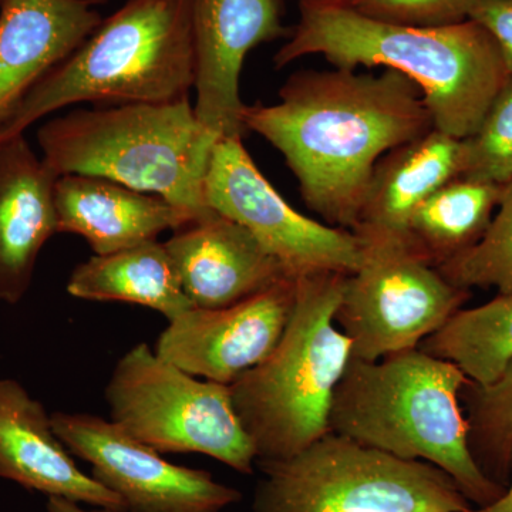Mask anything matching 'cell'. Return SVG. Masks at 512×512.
Returning a JSON list of instances; mask_svg holds the SVG:
<instances>
[{"label":"cell","instance_id":"f546056e","mask_svg":"<svg viewBox=\"0 0 512 512\" xmlns=\"http://www.w3.org/2000/svg\"><path fill=\"white\" fill-rule=\"evenodd\" d=\"M299 3L305 2H328V0H298Z\"/></svg>","mask_w":512,"mask_h":512},{"label":"cell","instance_id":"f1b7e54d","mask_svg":"<svg viewBox=\"0 0 512 512\" xmlns=\"http://www.w3.org/2000/svg\"><path fill=\"white\" fill-rule=\"evenodd\" d=\"M46 510L47 512H116L107 510V508L96 507L93 510H87V508L82 507V504L57 497L47 498Z\"/></svg>","mask_w":512,"mask_h":512},{"label":"cell","instance_id":"83f0119b","mask_svg":"<svg viewBox=\"0 0 512 512\" xmlns=\"http://www.w3.org/2000/svg\"><path fill=\"white\" fill-rule=\"evenodd\" d=\"M468 512H512V460L510 480H508L503 494L494 503L484 505V507L471 508Z\"/></svg>","mask_w":512,"mask_h":512},{"label":"cell","instance_id":"5b68a950","mask_svg":"<svg viewBox=\"0 0 512 512\" xmlns=\"http://www.w3.org/2000/svg\"><path fill=\"white\" fill-rule=\"evenodd\" d=\"M37 143L59 177L107 178L197 218L212 211L204 184L218 138L202 126L188 97L74 110L43 124Z\"/></svg>","mask_w":512,"mask_h":512},{"label":"cell","instance_id":"ac0fdd59","mask_svg":"<svg viewBox=\"0 0 512 512\" xmlns=\"http://www.w3.org/2000/svg\"><path fill=\"white\" fill-rule=\"evenodd\" d=\"M55 201L59 232L80 235L94 255L123 251L198 220L158 195L93 175L59 177Z\"/></svg>","mask_w":512,"mask_h":512},{"label":"cell","instance_id":"ba28073f","mask_svg":"<svg viewBox=\"0 0 512 512\" xmlns=\"http://www.w3.org/2000/svg\"><path fill=\"white\" fill-rule=\"evenodd\" d=\"M111 421L160 454L197 453L241 474L256 451L227 384L198 380L165 362L147 343L121 356L106 386Z\"/></svg>","mask_w":512,"mask_h":512},{"label":"cell","instance_id":"7c38bea8","mask_svg":"<svg viewBox=\"0 0 512 512\" xmlns=\"http://www.w3.org/2000/svg\"><path fill=\"white\" fill-rule=\"evenodd\" d=\"M295 302L296 279H286L228 308H192L171 320L156 353L192 376L231 386L271 356Z\"/></svg>","mask_w":512,"mask_h":512},{"label":"cell","instance_id":"4fadbf2b","mask_svg":"<svg viewBox=\"0 0 512 512\" xmlns=\"http://www.w3.org/2000/svg\"><path fill=\"white\" fill-rule=\"evenodd\" d=\"M191 23L195 114L218 140L242 138V66L254 47L291 35L282 25L281 0H191Z\"/></svg>","mask_w":512,"mask_h":512},{"label":"cell","instance_id":"7402d4cb","mask_svg":"<svg viewBox=\"0 0 512 512\" xmlns=\"http://www.w3.org/2000/svg\"><path fill=\"white\" fill-rule=\"evenodd\" d=\"M419 349L453 363L477 386L497 382L512 362V293L461 308Z\"/></svg>","mask_w":512,"mask_h":512},{"label":"cell","instance_id":"4316f807","mask_svg":"<svg viewBox=\"0 0 512 512\" xmlns=\"http://www.w3.org/2000/svg\"><path fill=\"white\" fill-rule=\"evenodd\" d=\"M470 19L480 23L494 37L505 69L512 76V0H481Z\"/></svg>","mask_w":512,"mask_h":512},{"label":"cell","instance_id":"6da1fadb","mask_svg":"<svg viewBox=\"0 0 512 512\" xmlns=\"http://www.w3.org/2000/svg\"><path fill=\"white\" fill-rule=\"evenodd\" d=\"M245 130L284 156L305 204L332 227L355 229L377 161L433 130L417 84L396 70H301L272 106H245Z\"/></svg>","mask_w":512,"mask_h":512},{"label":"cell","instance_id":"e0dca14e","mask_svg":"<svg viewBox=\"0 0 512 512\" xmlns=\"http://www.w3.org/2000/svg\"><path fill=\"white\" fill-rule=\"evenodd\" d=\"M57 180L25 134L0 141V302L25 298L40 251L59 232Z\"/></svg>","mask_w":512,"mask_h":512},{"label":"cell","instance_id":"8fae6325","mask_svg":"<svg viewBox=\"0 0 512 512\" xmlns=\"http://www.w3.org/2000/svg\"><path fill=\"white\" fill-rule=\"evenodd\" d=\"M50 417L67 450L92 466V476L119 495L127 512H222L242 500L237 488L170 463L113 421L83 413Z\"/></svg>","mask_w":512,"mask_h":512},{"label":"cell","instance_id":"277c9868","mask_svg":"<svg viewBox=\"0 0 512 512\" xmlns=\"http://www.w3.org/2000/svg\"><path fill=\"white\" fill-rule=\"evenodd\" d=\"M194 86L191 0H126L30 90L0 141L72 104L170 103Z\"/></svg>","mask_w":512,"mask_h":512},{"label":"cell","instance_id":"cb8c5ba5","mask_svg":"<svg viewBox=\"0 0 512 512\" xmlns=\"http://www.w3.org/2000/svg\"><path fill=\"white\" fill-rule=\"evenodd\" d=\"M458 288L512 293V181L504 185L490 227L473 248L439 266Z\"/></svg>","mask_w":512,"mask_h":512},{"label":"cell","instance_id":"d4e9b609","mask_svg":"<svg viewBox=\"0 0 512 512\" xmlns=\"http://www.w3.org/2000/svg\"><path fill=\"white\" fill-rule=\"evenodd\" d=\"M461 178L504 187L512 181V76L471 136L463 138Z\"/></svg>","mask_w":512,"mask_h":512},{"label":"cell","instance_id":"ffe728a7","mask_svg":"<svg viewBox=\"0 0 512 512\" xmlns=\"http://www.w3.org/2000/svg\"><path fill=\"white\" fill-rule=\"evenodd\" d=\"M73 298L136 303L168 319L194 308L167 248L157 239L77 265L66 286Z\"/></svg>","mask_w":512,"mask_h":512},{"label":"cell","instance_id":"30bf717a","mask_svg":"<svg viewBox=\"0 0 512 512\" xmlns=\"http://www.w3.org/2000/svg\"><path fill=\"white\" fill-rule=\"evenodd\" d=\"M204 197L212 211L247 228L293 279L350 275L359 268V235L293 210L256 167L242 138H221L215 144Z\"/></svg>","mask_w":512,"mask_h":512},{"label":"cell","instance_id":"d6986e66","mask_svg":"<svg viewBox=\"0 0 512 512\" xmlns=\"http://www.w3.org/2000/svg\"><path fill=\"white\" fill-rule=\"evenodd\" d=\"M463 140L430 130L377 161L353 232L406 239L413 212L461 174Z\"/></svg>","mask_w":512,"mask_h":512},{"label":"cell","instance_id":"484cf974","mask_svg":"<svg viewBox=\"0 0 512 512\" xmlns=\"http://www.w3.org/2000/svg\"><path fill=\"white\" fill-rule=\"evenodd\" d=\"M367 18L410 26H446L470 19L481 0H335Z\"/></svg>","mask_w":512,"mask_h":512},{"label":"cell","instance_id":"2e32d148","mask_svg":"<svg viewBox=\"0 0 512 512\" xmlns=\"http://www.w3.org/2000/svg\"><path fill=\"white\" fill-rule=\"evenodd\" d=\"M101 0H0V128L103 22Z\"/></svg>","mask_w":512,"mask_h":512},{"label":"cell","instance_id":"9a60e30c","mask_svg":"<svg viewBox=\"0 0 512 512\" xmlns=\"http://www.w3.org/2000/svg\"><path fill=\"white\" fill-rule=\"evenodd\" d=\"M45 407L13 379H0V478L77 504L127 512L119 495L83 473Z\"/></svg>","mask_w":512,"mask_h":512},{"label":"cell","instance_id":"8992f818","mask_svg":"<svg viewBox=\"0 0 512 512\" xmlns=\"http://www.w3.org/2000/svg\"><path fill=\"white\" fill-rule=\"evenodd\" d=\"M346 276L296 279L295 308L281 342L229 386L256 463L291 458L329 433L333 396L352 360V343L335 322Z\"/></svg>","mask_w":512,"mask_h":512},{"label":"cell","instance_id":"9c48e42d","mask_svg":"<svg viewBox=\"0 0 512 512\" xmlns=\"http://www.w3.org/2000/svg\"><path fill=\"white\" fill-rule=\"evenodd\" d=\"M362 261L346 276L335 322L352 343V357L375 362L417 349L471 298L406 239L359 234Z\"/></svg>","mask_w":512,"mask_h":512},{"label":"cell","instance_id":"44dd1931","mask_svg":"<svg viewBox=\"0 0 512 512\" xmlns=\"http://www.w3.org/2000/svg\"><path fill=\"white\" fill-rule=\"evenodd\" d=\"M503 187L454 178L421 202L407 227V242L431 265L446 264L478 244L490 227Z\"/></svg>","mask_w":512,"mask_h":512},{"label":"cell","instance_id":"5bb4252c","mask_svg":"<svg viewBox=\"0 0 512 512\" xmlns=\"http://www.w3.org/2000/svg\"><path fill=\"white\" fill-rule=\"evenodd\" d=\"M164 245L194 308H228L293 279L247 228L215 211Z\"/></svg>","mask_w":512,"mask_h":512},{"label":"cell","instance_id":"3957f363","mask_svg":"<svg viewBox=\"0 0 512 512\" xmlns=\"http://www.w3.org/2000/svg\"><path fill=\"white\" fill-rule=\"evenodd\" d=\"M470 382L456 365L419 348L375 362L350 360L336 387L330 433L453 478L470 503H494L504 488L485 476L468 444L461 392Z\"/></svg>","mask_w":512,"mask_h":512},{"label":"cell","instance_id":"52a82bcc","mask_svg":"<svg viewBox=\"0 0 512 512\" xmlns=\"http://www.w3.org/2000/svg\"><path fill=\"white\" fill-rule=\"evenodd\" d=\"M254 512H468L453 478L424 461L402 460L339 434L301 453L256 463Z\"/></svg>","mask_w":512,"mask_h":512},{"label":"cell","instance_id":"603a6c76","mask_svg":"<svg viewBox=\"0 0 512 512\" xmlns=\"http://www.w3.org/2000/svg\"><path fill=\"white\" fill-rule=\"evenodd\" d=\"M461 399L467 407L471 453L485 476L505 490L512 460V362L490 386L468 382Z\"/></svg>","mask_w":512,"mask_h":512},{"label":"cell","instance_id":"7a4b0ae2","mask_svg":"<svg viewBox=\"0 0 512 512\" xmlns=\"http://www.w3.org/2000/svg\"><path fill=\"white\" fill-rule=\"evenodd\" d=\"M298 25L276 52V70L306 56L336 69L396 70L417 84L436 130L467 138L508 73L494 37L476 20L410 26L367 18L335 0L299 3Z\"/></svg>","mask_w":512,"mask_h":512}]
</instances>
